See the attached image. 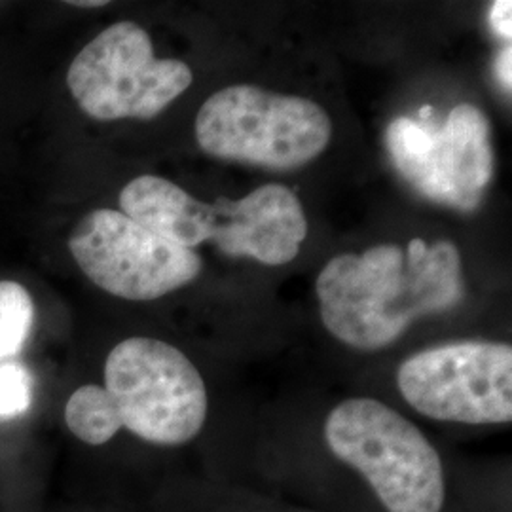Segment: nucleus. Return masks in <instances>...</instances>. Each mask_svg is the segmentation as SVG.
<instances>
[{
	"label": "nucleus",
	"mask_w": 512,
	"mask_h": 512,
	"mask_svg": "<svg viewBox=\"0 0 512 512\" xmlns=\"http://www.w3.org/2000/svg\"><path fill=\"white\" fill-rule=\"evenodd\" d=\"M78 268L105 293L124 300H156L202 274V256L152 234L122 211L95 209L69 238Z\"/></svg>",
	"instance_id": "6e6552de"
},
{
	"label": "nucleus",
	"mask_w": 512,
	"mask_h": 512,
	"mask_svg": "<svg viewBox=\"0 0 512 512\" xmlns=\"http://www.w3.org/2000/svg\"><path fill=\"white\" fill-rule=\"evenodd\" d=\"M65 421L74 437L90 446H103L118 435L122 423L105 387L82 385L65 406Z\"/></svg>",
	"instance_id": "9b49d317"
},
{
	"label": "nucleus",
	"mask_w": 512,
	"mask_h": 512,
	"mask_svg": "<svg viewBox=\"0 0 512 512\" xmlns=\"http://www.w3.org/2000/svg\"><path fill=\"white\" fill-rule=\"evenodd\" d=\"M190 67L158 59L152 38L133 21H118L76 55L67 86L93 120H152L192 84Z\"/></svg>",
	"instance_id": "39448f33"
},
{
	"label": "nucleus",
	"mask_w": 512,
	"mask_h": 512,
	"mask_svg": "<svg viewBox=\"0 0 512 512\" xmlns=\"http://www.w3.org/2000/svg\"><path fill=\"white\" fill-rule=\"evenodd\" d=\"M397 385L414 410L431 420L492 425L512 420V348L465 340L410 355Z\"/></svg>",
	"instance_id": "0eeeda50"
},
{
	"label": "nucleus",
	"mask_w": 512,
	"mask_h": 512,
	"mask_svg": "<svg viewBox=\"0 0 512 512\" xmlns=\"http://www.w3.org/2000/svg\"><path fill=\"white\" fill-rule=\"evenodd\" d=\"M330 137L329 114L311 99L249 84L213 93L196 116V141L205 154L272 171L310 164Z\"/></svg>",
	"instance_id": "7ed1b4c3"
},
{
	"label": "nucleus",
	"mask_w": 512,
	"mask_h": 512,
	"mask_svg": "<svg viewBox=\"0 0 512 512\" xmlns=\"http://www.w3.org/2000/svg\"><path fill=\"white\" fill-rule=\"evenodd\" d=\"M332 454L357 469L389 512H440L439 452L410 420L376 399H348L325 421Z\"/></svg>",
	"instance_id": "f03ea898"
},
{
	"label": "nucleus",
	"mask_w": 512,
	"mask_h": 512,
	"mask_svg": "<svg viewBox=\"0 0 512 512\" xmlns=\"http://www.w3.org/2000/svg\"><path fill=\"white\" fill-rule=\"evenodd\" d=\"M511 44H507V48L503 52H499L497 59H495V74H497V80L499 84L503 86V90H507V93H511V59H512Z\"/></svg>",
	"instance_id": "2eb2a0df"
},
{
	"label": "nucleus",
	"mask_w": 512,
	"mask_h": 512,
	"mask_svg": "<svg viewBox=\"0 0 512 512\" xmlns=\"http://www.w3.org/2000/svg\"><path fill=\"white\" fill-rule=\"evenodd\" d=\"M213 243L224 255L251 256L266 266L293 262L308 236L304 207L291 188L264 184L239 202L219 200Z\"/></svg>",
	"instance_id": "1a4fd4ad"
},
{
	"label": "nucleus",
	"mask_w": 512,
	"mask_h": 512,
	"mask_svg": "<svg viewBox=\"0 0 512 512\" xmlns=\"http://www.w3.org/2000/svg\"><path fill=\"white\" fill-rule=\"evenodd\" d=\"M69 4L78 6V8H99V6H107L109 2H105V0H88V2H82V0H74V2H69Z\"/></svg>",
	"instance_id": "dca6fc26"
},
{
	"label": "nucleus",
	"mask_w": 512,
	"mask_h": 512,
	"mask_svg": "<svg viewBox=\"0 0 512 512\" xmlns=\"http://www.w3.org/2000/svg\"><path fill=\"white\" fill-rule=\"evenodd\" d=\"M321 321L330 334L359 351L395 344L414 321L442 313L463 296L461 256L452 241L412 239L406 249L376 245L344 253L317 277Z\"/></svg>",
	"instance_id": "f257e3e1"
},
{
	"label": "nucleus",
	"mask_w": 512,
	"mask_h": 512,
	"mask_svg": "<svg viewBox=\"0 0 512 512\" xmlns=\"http://www.w3.org/2000/svg\"><path fill=\"white\" fill-rule=\"evenodd\" d=\"M122 213L184 249L211 241L217 226L215 205L192 198L181 186L156 175H141L120 192Z\"/></svg>",
	"instance_id": "9d476101"
},
{
	"label": "nucleus",
	"mask_w": 512,
	"mask_h": 512,
	"mask_svg": "<svg viewBox=\"0 0 512 512\" xmlns=\"http://www.w3.org/2000/svg\"><path fill=\"white\" fill-rule=\"evenodd\" d=\"M35 323V304L16 281H0V365L21 353Z\"/></svg>",
	"instance_id": "f8f14e48"
},
{
	"label": "nucleus",
	"mask_w": 512,
	"mask_h": 512,
	"mask_svg": "<svg viewBox=\"0 0 512 512\" xmlns=\"http://www.w3.org/2000/svg\"><path fill=\"white\" fill-rule=\"evenodd\" d=\"M103 387L122 427L152 444H186L200 435L207 418L200 370L162 340L120 342L107 357Z\"/></svg>",
	"instance_id": "20e7f679"
},
{
	"label": "nucleus",
	"mask_w": 512,
	"mask_h": 512,
	"mask_svg": "<svg viewBox=\"0 0 512 512\" xmlns=\"http://www.w3.org/2000/svg\"><path fill=\"white\" fill-rule=\"evenodd\" d=\"M385 147L421 196L461 213L475 211L494 177L490 122L471 103L454 107L440 129L395 118L385 131Z\"/></svg>",
	"instance_id": "423d86ee"
},
{
	"label": "nucleus",
	"mask_w": 512,
	"mask_h": 512,
	"mask_svg": "<svg viewBox=\"0 0 512 512\" xmlns=\"http://www.w3.org/2000/svg\"><path fill=\"white\" fill-rule=\"evenodd\" d=\"M33 403V376L21 363L0 365V420L25 414Z\"/></svg>",
	"instance_id": "ddd939ff"
},
{
	"label": "nucleus",
	"mask_w": 512,
	"mask_h": 512,
	"mask_svg": "<svg viewBox=\"0 0 512 512\" xmlns=\"http://www.w3.org/2000/svg\"><path fill=\"white\" fill-rule=\"evenodd\" d=\"M511 14L512 4L509 0H497L490 8V27L497 37L507 40L509 44L512 37Z\"/></svg>",
	"instance_id": "4468645a"
}]
</instances>
